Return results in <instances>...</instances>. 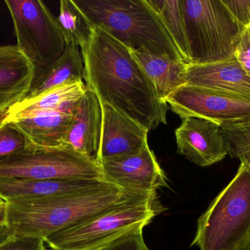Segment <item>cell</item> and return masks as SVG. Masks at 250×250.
<instances>
[{"instance_id": "cell-1", "label": "cell", "mask_w": 250, "mask_h": 250, "mask_svg": "<svg viewBox=\"0 0 250 250\" xmlns=\"http://www.w3.org/2000/svg\"><path fill=\"white\" fill-rule=\"evenodd\" d=\"M80 48L86 88L101 104L148 131L167 123L168 106L160 99L131 49L98 26L92 27L89 40Z\"/></svg>"}, {"instance_id": "cell-2", "label": "cell", "mask_w": 250, "mask_h": 250, "mask_svg": "<svg viewBox=\"0 0 250 250\" xmlns=\"http://www.w3.org/2000/svg\"><path fill=\"white\" fill-rule=\"evenodd\" d=\"M135 192L105 182L95 189L48 198L7 201V224L15 236L45 240L126 201Z\"/></svg>"}, {"instance_id": "cell-3", "label": "cell", "mask_w": 250, "mask_h": 250, "mask_svg": "<svg viewBox=\"0 0 250 250\" xmlns=\"http://www.w3.org/2000/svg\"><path fill=\"white\" fill-rule=\"evenodd\" d=\"M91 26H98L132 51H144L185 63L147 0H76Z\"/></svg>"}, {"instance_id": "cell-4", "label": "cell", "mask_w": 250, "mask_h": 250, "mask_svg": "<svg viewBox=\"0 0 250 250\" xmlns=\"http://www.w3.org/2000/svg\"><path fill=\"white\" fill-rule=\"evenodd\" d=\"M191 246L200 250H250V168L236 176L198 220Z\"/></svg>"}, {"instance_id": "cell-5", "label": "cell", "mask_w": 250, "mask_h": 250, "mask_svg": "<svg viewBox=\"0 0 250 250\" xmlns=\"http://www.w3.org/2000/svg\"><path fill=\"white\" fill-rule=\"evenodd\" d=\"M157 194L135 193L89 220L59 230L45 239L54 250H92L132 229L144 227L163 211Z\"/></svg>"}, {"instance_id": "cell-6", "label": "cell", "mask_w": 250, "mask_h": 250, "mask_svg": "<svg viewBox=\"0 0 250 250\" xmlns=\"http://www.w3.org/2000/svg\"><path fill=\"white\" fill-rule=\"evenodd\" d=\"M191 64H205L234 54L244 31L223 0H182Z\"/></svg>"}, {"instance_id": "cell-7", "label": "cell", "mask_w": 250, "mask_h": 250, "mask_svg": "<svg viewBox=\"0 0 250 250\" xmlns=\"http://www.w3.org/2000/svg\"><path fill=\"white\" fill-rule=\"evenodd\" d=\"M0 178L104 180L98 161L71 148L31 145H25L22 149L0 160Z\"/></svg>"}, {"instance_id": "cell-8", "label": "cell", "mask_w": 250, "mask_h": 250, "mask_svg": "<svg viewBox=\"0 0 250 250\" xmlns=\"http://www.w3.org/2000/svg\"><path fill=\"white\" fill-rule=\"evenodd\" d=\"M14 26L18 48L36 68L61 57L66 44L57 17L41 0L4 1Z\"/></svg>"}, {"instance_id": "cell-9", "label": "cell", "mask_w": 250, "mask_h": 250, "mask_svg": "<svg viewBox=\"0 0 250 250\" xmlns=\"http://www.w3.org/2000/svg\"><path fill=\"white\" fill-rule=\"evenodd\" d=\"M166 102L182 119L198 117L222 126L250 117V99L187 84Z\"/></svg>"}, {"instance_id": "cell-10", "label": "cell", "mask_w": 250, "mask_h": 250, "mask_svg": "<svg viewBox=\"0 0 250 250\" xmlns=\"http://www.w3.org/2000/svg\"><path fill=\"white\" fill-rule=\"evenodd\" d=\"M104 180L128 192L154 193L167 186V180L154 152L146 146L134 155L99 162Z\"/></svg>"}, {"instance_id": "cell-11", "label": "cell", "mask_w": 250, "mask_h": 250, "mask_svg": "<svg viewBox=\"0 0 250 250\" xmlns=\"http://www.w3.org/2000/svg\"><path fill=\"white\" fill-rule=\"evenodd\" d=\"M178 152L191 162L205 167L228 156L221 126L198 117H186L175 132Z\"/></svg>"}, {"instance_id": "cell-12", "label": "cell", "mask_w": 250, "mask_h": 250, "mask_svg": "<svg viewBox=\"0 0 250 250\" xmlns=\"http://www.w3.org/2000/svg\"><path fill=\"white\" fill-rule=\"evenodd\" d=\"M102 106V134L98 162L138 154L148 146V130L109 106Z\"/></svg>"}, {"instance_id": "cell-13", "label": "cell", "mask_w": 250, "mask_h": 250, "mask_svg": "<svg viewBox=\"0 0 250 250\" xmlns=\"http://www.w3.org/2000/svg\"><path fill=\"white\" fill-rule=\"evenodd\" d=\"M186 84L250 99V76L234 54L214 63L188 65Z\"/></svg>"}, {"instance_id": "cell-14", "label": "cell", "mask_w": 250, "mask_h": 250, "mask_svg": "<svg viewBox=\"0 0 250 250\" xmlns=\"http://www.w3.org/2000/svg\"><path fill=\"white\" fill-rule=\"evenodd\" d=\"M35 72V65L17 45H0V119L27 98Z\"/></svg>"}, {"instance_id": "cell-15", "label": "cell", "mask_w": 250, "mask_h": 250, "mask_svg": "<svg viewBox=\"0 0 250 250\" xmlns=\"http://www.w3.org/2000/svg\"><path fill=\"white\" fill-rule=\"evenodd\" d=\"M102 106L96 95L86 91L73 112V120L63 146L71 148L98 161L102 134Z\"/></svg>"}, {"instance_id": "cell-16", "label": "cell", "mask_w": 250, "mask_h": 250, "mask_svg": "<svg viewBox=\"0 0 250 250\" xmlns=\"http://www.w3.org/2000/svg\"><path fill=\"white\" fill-rule=\"evenodd\" d=\"M74 110L41 112L18 117L8 123L23 135L26 145L63 146Z\"/></svg>"}, {"instance_id": "cell-17", "label": "cell", "mask_w": 250, "mask_h": 250, "mask_svg": "<svg viewBox=\"0 0 250 250\" xmlns=\"http://www.w3.org/2000/svg\"><path fill=\"white\" fill-rule=\"evenodd\" d=\"M104 180L67 179V180H32L0 178V198L3 201L35 199L68 195L99 187Z\"/></svg>"}, {"instance_id": "cell-18", "label": "cell", "mask_w": 250, "mask_h": 250, "mask_svg": "<svg viewBox=\"0 0 250 250\" xmlns=\"http://www.w3.org/2000/svg\"><path fill=\"white\" fill-rule=\"evenodd\" d=\"M84 63L80 47L67 45L55 62L45 67L36 68L35 78L27 98L37 96L64 84L83 80Z\"/></svg>"}, {"instance_id": "cell-19", "label": "cell", "mask_w": 250, "mask_h": 250, "mask_svg": "<svg viewBox=\"0 0 250 250\" xmlns=\"http://www.w3.org/2000/svg\"><path fill=\"white\" fill-rule=\"evenodd\" d=\"M86 91L83 80L64 84L32 98H25L9 110L7 122L28 114L45 111L73 110Z\"/></svg>"}, {"instance_id": "cell-20", "label": "cell", "mask_w": 250, "mask_h": 250, "mask_svg": "<svg viewBox=\"0 0 250 250\" xmlns=\"http://www.w3.org/2000/svg\"><path fill=\"white\" fill-rule=\"evenodd\" d=\"M131 51L163 102L166 103V98L169 95L186 84L188 64L184 62L176 61L147 51Z\"/></svg>"}, {"instance_id": "cell-21", "label": "cell", "mask_w": 250, "mask_h": 250, "mask_svg": "<svg viewBox=\"0 0 250 250\" xmlns=\"http://www.w3.org/2000/svg\"><path fill=\"white\" fill-rule=\"evenodd\" d=\"M161 19L185 63H192L182 0H147Z\"/></svg>"}, {"instance_id": "cell-22", "label": "cell", "mask_w": 250, "mask_h": 250, "mask_svg": "<svg viewBox=\"0 0 250 250\" xmlns=\"http://www.w3.org/2000/svg\"><path fill=\"white\" fill-rule=\"evenodd\" d=\"M66 45H84L92 33V26L73 0H62L57 17Z\"/></svg>"}, {"instance_id": "cell-23", "label": "cell", "mask_w": 250, "mask_h": 250, "mask_svg": "<svg viewBox=\"0 0 250 250\" xmlns=\"http://www.w3.org/2000/svg\"><path fill=\"white\" fill-rule=\"evenodd\" d=\"M228 155L239 159L250 153V117L221 126Z\"/></svg>"}, {"instance_id": "cell-24", "label": "cell", "mask_w": 250, "mask_h": 250, "mask_svg": "<svg viewBox=\"0 0 250 250\" xmlns=\"http://www.w3.org/2000/svg\"><path fill=\"white\" fill-rule=\"evenodd\" d=\"M23 135L5 120L0 119V160L24 148Z\"/></svg>"}, {"instance_id": "cell-25", "label": "cell", "mask_w": 250, "mask_h": 250, "mask_svg": "<svg viewBox=\"0 0 250 250\" xmlns=\"http://www.w3.org/2000/svg\"><path fill=\"white\" fill-rule=\"evenodd\" d=\"M138 227L126 232L114 240L92 250H146L143 230Z\"/></svg>"}, {"instance_id": "cell-26", "label": "cell", "mask_w": 250, "mask_h": 250, "mask_svg": "<svg viewBox=\"0 0 250 250\" xmlns=\"http://www.w3.org/2000/svg\"><path fill=\"white\" fill-rule=\"evenodd\" d=\"M45 240L31 236H14L0 246V250H45Z\"/></svg>"}, {"instance_id": "cell-27", "label": "cell", "mask_w": 250, "mask_h": 250, "mask_svg": "<svg viewBox=\"0 0 250 250\" xmlns=\"http://www.w3.org/2000/svg\"><path fill=\"white\" fill-rule=\"evenodd\" d=\"M244 29L250 23V0H223Z\"/></svg>"}, {"instance_id": "cell-28", "label": "cell", "mask_w": 250, "mask_h": 250, "mask_svg": "<svg viewBox=\"0 0 250 250\" xmlns=\"http://www.w3.org/2000/svg\"><path fill=\"white\" fill-rule=\"evenodd\" d=\"M234 55L250 76V23L242 32Z\"/></svg>"}, {"instance_id": "cell-29", "label": "cell", "mask_w": 250, "mask_h": 250, "mask_svg": "<svg viewBox=\"0 0 250 250\" xmlns=\"http://www.w3.org/2000/svg\"><path fill=\"white\" fill-rule=\"evenodd\" d=\"M15 236L13 230L7 225L0 226V246Z\"/></svg>"}, {"instance_id": "cell-30", "label": "cell", "mask_w": 250, "mask_h": 250, "mask_svg": "<svg viewBox=\"0 0 250 250\" xmlns=\"http://www.w3.org/2000/svg\"><path fill=\"white\" fill-rule=\"evenodd\" d=\"M7 204L0 198V226L7 224Z\"/></svg>"}, {"instance_id": "cell-31", "label": "cell", "mask_w": 250, "mask_h": 250, "mask_svg": "<svg viewBox=\"0 0 250 250\" xmlns=\"http://www.w3.org/2000/svg\"><path fill=\"white\" fill-rule=\"evenodd\" d=\"M240 161L246 163L250 168V154H247L245 157H242V158H241Z\"/></svg>"}, {"instance_id": "cell-32", "label": "cell", "mask_w": 250, "mask_h": 250, "mask_svg": "<svg viewBox=\"0 0 250 250\" xmlns=\"http://www.w3.org/2000/svg\"><path fill=\"white\" fill-rule=\"evenodd\" d=\"M45 250H51V249H46Z\"/></svg>"}, {"instance_id": "cell-33", "label": "cell", "mask_w": 250, "mask_h": 250, "mask_svg": "<svg viewBox=\"0 0 250 250\" xmlns=\"http://www.w3.org/2000/svg\"><path fill=\"white\" fill-rule=\"evenodd\" d=\"M146 250H149L146 249Z\"/></svg>"}]
</instances>
